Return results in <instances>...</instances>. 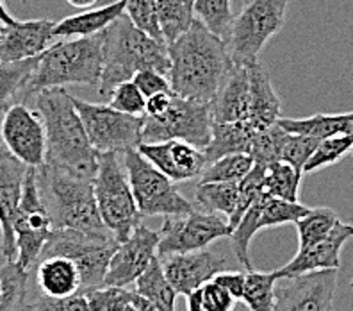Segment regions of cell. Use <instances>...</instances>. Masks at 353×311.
<instances>
[{"mask_svg": "<svg viewBox=\"0 0 353 311\" xmlns=\"http://www.w3.org/2000/svg\"><path fill=\"white\" fill-rule=\"evenodd\" d=\"M13 229L14 240H17L18 265L30 272L43 251L48 236L54 231L50 215H48L43 199L39 195L34 167H29L27 170L23 194L20 204H18Z\"/></svg>", "mask_w": 353, "mask_h": 311, "instance_id": "7c38bea8", "label": "cell"}, {"mask_svg": "<svg viewBox=\"0 0 353 311\" xmlns=\"http://www.w3.org/2000/svg\"><path fill=\"white\" fill-rule=\"evenodd\" d=\"M194 20L193 0H157V22L166 45L190 30Z\"/></svg>", "mask_w": 353, "mask_h": 311, "instance_id": "f546056e", "label": "cell"}, {"mask_svg": "<svg viewBox=\"0 0 353 311\" xmlns=\"http://www.w3.org/2000/svg\"><path fill=\"white\" fill-rule=\"evenodd\" d=\"M125 13V0H117L99 9H88L82 13L66 17L56 22L54 35L57 38H81L103 32L118 17Z\"/></svg>", "mask_w": 353, "mask_h": 311, "instance_id": "484cf974", "label": "cell"}, {"mask_svg": "<svg viewBox=\"0 0 353 311\" xmlns=\"http://www.w3.org/2000/svg\"><path fill=\"white\" fill-rule=\"evenodd\" d=\"M276 272H245V292L241 301L250 311H273L275 306V286L279 283Z\"/></svg>", "mask_w": 353, "mask_h": 311, "instance_id": "d6a6232c", "label": "cell"}, {"mask_svg": "<svg viewBox=\"0 0 353 311\" xmlns=\"http://www.w3.org/2000/svg\"><path fill=\"white\" fill-rule=\"evenodd\" d=\"M257 133L259 131H255L246 120L225 122V124L212 122L211 142L203 149L207 163H212L228 154H239V152L248 154L252 140Z\"/></svg>", "mask_w": 353, "mask_h": 311, "instance_id": "4316f807", "label": "cell"}, {"mask_svg": "<svg viewBox=\"0 0 353 311\" xmlns=\"http://www.w3.org/2000/svg\"><path fill=\"white\" fill-rule=\"evenodd\" d=\"M103 68V32L81 38H61L36 57L34 72L23 97H34L45 88L99 84Z\"/></svg>", "mask_w": 353, "mask_h": 311, "instance_id": "277c9868", "label": "cell"}, {"mask_svg": "<svg viewBox=\"0 0 353 311\" xmlns=\"http://www.w3.org/2000/svg\"><path fill=\"white\" fill-rule=\"evenodd\" d=\"M4 292L0 295V311H26L27 310V283L29 270L18 265V261H6L2 267Z\"/></svg>", "mask_w": 353, "mask_h": 311, "instance_id": "8d00e7d4", "label": "cell"}, {"mask_svg": "<svg viewBox=\"0 0 353 311\" xmlns=\"http://www.w3.org/2000/svg\"><path fill=\"white\" fill-rule=\"evenodd\" d=\"M129 176L134 199L139 213L145 216H182L194 211V206L176 190V182L164 176L159 169L136 149L121 154Z\"/></svg>", "mask_w": 353, "mask_h": 311, "instance_id": "9c48e42d", "label": "cell"}, {"mask_svg": "<svg viewBox=\"0 0 353 311\" xmlns=\"http://www.w3.org/2000/svg\"><path fill=\"white\" fill-rule=\"evenodd\" d=\"M194 200L205 213H223L230 218L237 202V182H199Z\"/></svg>", "mask_w": 353, "mask_h": 311, "instance_id": "d590c367", "label": "cell"}, {"mask_svg": "<svg viewBox=\"0 0 353 311\" xmlns=\"http://www.w3.org/2000/svg\"><path fill=\"white\" fill-rule=\"evenodd\" d=\"M54 27L56 22L48 18L17 20L13 26H8L0 41V63H14L39 56L57 39Z\"/></svg>", "mask_w": 353, "mask_h": 311, "instance_id": "7402d4cb", "label": "cell"}, {"mask_svg": "<svg viewBox=\"0 0 353 311\" xmlns=\"http://www.w3.org/2000/svg\"><path fill=\"white\" fill-rule=\"evenodd\" d=\"M0 22H4L6 26H13V23L17 22V18L9 13L8 8H6L4 0H0Z\"/></svg>", "mask_w": 353, "mask_h": 311, "instance_id": "db71d44e", "label": "cell"}, {"mask_svg": "<svg viewBox=\"0 0 353 311\" xmlns=\"http://www.w3.org/2000/svg\"><path fill=\"white\" fill-rule=\"evenodd\" d=\"M350 238H353V225L339 220L327 234V238L305 251H298L289 263L275 270L276 276L279 279H285V277H296L316 270H339L341 251Z\"/></svg>", "mask_w": 353, "mask_h": 311, "instance_id": "44dd1931", "label": "cell"}, {"mask_svg": "<svg viewBox=\"0 0 353 311\" xmlns=\"http://www.w3.org/2000/svg\"><path fill=\"white\" fill-rule=\"evenodd\" d=\"M336 288L337 270L285 277L275 286L273 311H332Z\"/></svg>", "mask_w": 353, "mask_h": 311, "instance_id": "2e32d148", "label": "cell"}, {"mask_svg": "<svg viewBox=\"0 0 353 311\" xmlns=\"http://www.w3.org/2000/svg\"><path fill=\"white\" fill-rule=\"evenodd\" d=\"M319 140L312 138V136H305V134H288L284 147H282V156L280 161L293 164L294 169L302 170L310 160V156L314 154L316 147H318Z\"/></svg>", "mask_w": 353, "mask_h": 311, "instance_id": "f6af8a7d", "label": "cell"}, {"mask_svg": "<svg viewBox=\"0 0 353 311\" xmlns=\"http://www.w3.org/2000/svg\"><path fill=\"white\" fill-rule=\"evenodd\" d=\"M264 172H266V167L254 164V169L237 182L236 209H234L232 216L227 220L230 231H234V227L241 222L243 215L248 211V207L255 202L259 195L266 191V188H264Z\"/></svg>", "mask_w": 353, "mask_h": 311, "instance_id": "60d3db41", "label": "cell"}, {"mask_svg": "<svg viewBox=\"0 0 353 311\" xmlns=\"http://www.w3.org/2000/svg\"><path fill=\"white\" fill-rule=\"evenodd\" d=\"M26 311H91L88 297L82 294L70 297H52L41 295L32 304H27Z\"/></svg>", "mask_w": 353, "mask_h": 311, "instance_id": "bcb514c9", "label": "cell"}, {"mask_svg": "<svg viewBox=\"0 0 353 311\" xmlns=\"http://www.w3.org/2000/svg\"><path fill=\"white\" fill-rule=\"evenodd\" d=\"M32 270L43 295L70 297L82 294V277L74 259L61 254H41Z\"/></svg>", "mask_w": 353, "mask_h": 311, "instance_id": "cb8c5ba5", "label": "cell"}, {"mask_svg": "<svg viewBox=\"0 0 353 311\" xmlns=\"http://www.w3.org/2000/svg\"><path fill=\"white\" fill-rule=\"evenodd\" d=\"M350 113H318L307 118H279L280 127L291 134H305L323 140L334 134H346Z\"/></svg>", "mask_w": 353, "mask_h": 311, "instance_id": "83f0119b", "label": "cell"}, {"mask_svg": "<svg viewBox=\"0 0 353 311\" xmlns=\"http://www.w3.org/2000/svg\"><path fill=\"white\" fill-rule=\"evenodd\" d=\"M288 134L289 133L284 127H280L279 120L272 127L255 134V138L252 140L250 152H248L254 163L261 164V167H270V164L280 161L282 147L288 140Z\"/></svg>", "mask_w": 353, "mask_h": 311, "instance_id": "f35d334b", "label": "cell"}, {"mask_svg": "<svg viewBox=\"0 0 353 311\" xmlns=\"http://www.w3.org/2000/svg\"><path fill=\"white\" fill-rule=\"evenodd\" d=\"M339 222V216L330 207H310L303 216H300L294 225L298 233V251H305L309 247L321 242Z\"/></svg>", "mask_w": 353, "mask_h": 311, "instance_id": "1f68e13d", "label": "cell"}, {"mask_svg": "<svg viewBox=\"0 0 353 311\" xmlns=\"http://www.w3.org/2000/svg\"><path fill=\"white\" fill-rule=\"evenodd\" d=\"M157 254H175L207 249L220 238L230 236L228 222L221 220L216 213L196 211L182 216H164L161 227Z\"/></svg>", "mask_w": 353, "mask_h": 311, "instance_id": "5bb4252c", "label": "cell"}, {"mask_svg": "<svg viewBox=\"0 0 353 311\" xmlns=\"http://www.w3.org/2000/svg\"><path fill=\"white\" fill-rule=\"evenodd\" d=\"M84 124L91 147L97 152L123 154L143 142V117H132L117 111L105 104H91L72 95Z\"/></svg>", "mask_w": 353, "mask_h": 311, "instance_id": "8fae6325", "label": "cell"}, {"mask_svg": "<svg viewBox=\"0 0 353 311\" xmlns=\"http://www.w3.org/2000/svg\"><path fill=\"white\" fill-rule=\"evenodd\" d=\"M353 138L350 134H334L328 138L319 140L318 147H316L314 154L310 156V160L303 167V173H312L318 170L336 164L352 151Z\"/></svg>", "mask_w": 353, "mask_h": 311, "instance_id": "ab89813d", "label": "cell"}, {"mask_svg": "<svg viewBox=\"0 0 353 311\" xmlns=\"http://www.w3.org/2000/svg\"><path fill=\"white\" fill-rule=\"evenodd\" d=\"M212 136L211 102H194L172 95L168 109L157 117H143L141 143L182 140L199 149H205Z\"/></svg>", "mask_w": 353, "mask_h": 311, "instance_id": "30bf717a", "label": "cell"}, {"mask_svg": "<svg viewBox=\"0 0 353 311\" xmlns=\"http://www.w3.org/2000/svg\"><path fill=\"white\" fill-rule=\"evenodd\" d=\"M350 288H352V292H353V279H352V283H350Z\"/></svg>", "mask_w": 353, "mask_h": 311, "instance_id": "91938a15", "label": "cell"}, {"mask_svg": "<svg viewBox=\"0 0 353 311\" xmlns=\"http://www.w3.org/2000/svg\"><path fill=\"white\" fill-rule=\"evenodd\" d=\"M132 81L136 82V86L141 90V93L147 99L152 95H157V93H172L170 79L164 74H161V72H157V70H139V72L134 74Z\"/></svg>", "mask_w": 353, "mask_h": 311, "instance_id": "c3c4849f", "label": "cell"}, {"mask_svg": "<svg viewBox=\"0 0 353 311\" xmlns=\"http://www.w3.org/2000/svg\"><path fill=\"white\" fill-rule=\"evenodd\" d=\"M91 311H136L132 306V290L123 286H102L88 292Z\"/></svg>", "mask_w": 353, "mask_h": 311, "instance_id": "b9f144b4", "label": "cell"}, {"mask_svg": "<svg viewBox=\"0 0 353 311\" xmlns=\"http://www.w3.org/2000/svg\"><path fill=\"white\" fill-rule=\"evenodd\" d=\"M138 151L173 182L193 181L202 176L203 169L207 167L202 149L182 140L139 143Z\"/></svg>", "mask_w": 353, "mask_h": 311, "instance_id": "ffe728a7", "label": "cell"}, {"mask_svg": "<svg viewBox=\"0 0 353 311\" xmlns=\"http://www.w3.org/2000/svg\"><path fill=\"white\" fill-rule=\"evenodd\" d=\"M250 104L252 90L248 65L234 63L220 84V90L216 91L214 99L211 100L212 122L225 124L245 120L250 113Z\"/></svg>", "mask_w": 353, "mask_h": 311, "instance_id": "603a6c76", "label": "cell"}, {"mask_svg": "<svg viewBox=\"0 0 353 311\" xmlns=\"http://www.w3.org/2000/svg\"><path fill=\"white\" fill-rule=\"evenodd\" d=\"M132 306L136 308V311H157L148 299H145L143 295H139L138 292H134V290H132Z\"/></svg>", "mask_w": 353, "mask_h": 311, "instance_id": "816d5d0a", "label": "cell"}, {"mask_svg": "<svg viewBox=\"0 0 353 311\" xmlns=\"http://www.w3.org/2000/svg\"><path fill=\"white\" fill-rule=\"evenodd\" d=\"M161 233L141 224L132 231L125 242H121L109 261L108 274L103 279L105 286H129L138 281L157 258Z\"/></svg>", "mask_w": 353, "mask_h": 311, "instance_id": "e0dca14e", "label": "cell"}, {"mask_svg": "<svg viewBox=\"0 0 353 311\" xmlns=\"http://www.w3.org/2000/svg\"><path fill=\"white\" fill-rule=\"evenodd\" d=\"M34 104L47 133L45 163L77 178L95 179L99 152L91 147L72 93L65 88H45L34 95Z\"/></svg>", "mask_w": 353, "mask_h": 311, "instance_id": "7a4b0ae2", "label": "cell"}, {"mask_svg": "<svg viewBox=\"0 0 353 311\" xmlns=\"http://www.w3.org/2000/svg\"><path fill=\"white\" fill-rule=\"evenodd\" d=\"M136 292L148 299L157 311H175L176 306V292L164 276V270L161 267L159 256L152 261L150 267L145 270L143 276L136 281Z\"/></svg>", "mask_w": 353, "mask_h": 311, "instance_id": "f1b7e54d", "label": "cell"}, {"mask_svg": "<svg viewBox=\"0 0 353 311\" xmlns=\"http://www.w3.org/2000/svg\"><path fill=\"white\" fill-rule=\"evenodd\" d=\"M172 95L173 93H157V95L148 97L145 115H148V117H157V115L166 111L170 102H172Z\"/></svg>", "mask_w": 353, "mask_h": 311, "instance_id": "f907efd6", "label": "cell"}, {"mask_svg": "<svg viewBox=\"0 0 353 311\" xmlns=\"http://www.w3.org/2000/svg\"><path fill=\"white\" fill-rule=\"evenodd\" d=\"M200 299L207 311H234L237 306V299L214 279L200 288Z\"/></svg>", "mask_w": 353, "mask_h": 311, "instance_id": "7dc6e473", "label": "cell"}, {"mask_svg": "<svg viewBox=\"0 0 353 311\" xmlns=\"http://www.w3.org/2000/svg\"><path fill=\"white\" fill-rule=\"evenodd\" d=\"M27 170L29 167L17 160L8 149L0 152V251L4 261H17L18 251L13 222L22 199Z\"/></svg>", "mask_w": 353, "mask_h": 311, "instance_id": "d6986e66", "label": "cell"}, {"mask_svg": "<svg viewBox=\"0 0 353 311\" xmlns=\"http://www.w3.org/2000/svg\"><path fill=\"white\" fill-rule=\"evenodd\" d=\"M36 179L54 229L108 233L97 206L93 179L77 178L47 163L36 169Z\"/></svg>", "mask_w": 353, "mask_h": 311, "instance_id": "5b68a950", "label": "cell"}, {"mask_svg": "<svg viewBox=\"0 0 353 311\" xmlns=\"http://www.w3.org/2000/svg\"><path fill=\"white\" fill-rule=\"evenodd\" d=\"M185 308H188V311H207L202 304V299H200V290L185 297Z\"/></svg>", "mask_w": 353, "mask_h": 311, "instance_id": "f5cc1de1", "label": "cell"}, {"mask_svg": "<svg viewBox=\"0 0 353 311\" xmlns=\"http://www.w3.org/2000/svg\"><path fill=\"white\" fill-rule=\"evenodd\" d=\"M159 261L176 294L185 297L211 281L227 265V259L211 249L159 256Z\"/></svg>", "mask_w": 353, "mask_h": 311, "instance_id": "ac0fdd59", "label": "cell"}, {"mask_svg": "<svg viewBox=\"0 0 353 311\" xmlns=\"http://www.w3.org/2000/svg\"><path fill=\"white\" fill-rule=\"evenodd\" d=\"M6 29H8V26H6L4 22H0V41H2V38H4Z\"/></svg>", "mask_w": 353, "mask_h": 311, "instance_id": "680465c9", "label": "cell"}, {"mask_svg": "<svg viewBox=\"0 0 353 311\" xmlns=\"http://www.w3.org/2000/svg\"><path fill=\"white\" fill-rule=\"evenodd\" d=\"M93 186L102 222L118 242H125L143 222V215L134 199L121 154L99 152V170Z\"/></svg>", "mask_w": 353, "mask_h": 311, "instance_id": "8992f818", "label": "cell"}, {"mask_svg": "<svg viewBox=\"0 0 353 311\" xmlns=\"http://www.w3.org/2000/svg\"><path fill=\"white\" fill-rule=\"evenodd\" d=\"M212 279L225 286L237 301H241L243 292H245V274L237 272V270H221Z\"/></svg>", "mask_w": 353, "mask_h": 311, "instance_id": "681fc988", "label": "cell"}, {"mask_svg": "<svg viewBox=\"0 0 353 311\" xmlns=\"http://www.w3.org/2000/svg\"><path fill=\"white\" fill-rule=\"evenodd\" d=\"M66 2L70 6H74L75 9H88L97 4V0H66Z\"/></svg>", "mask_w": 353, "mask_h": 311, "instance_id": "11a10c76", "label": "cell"}, {"mask_svg": "<svg viewBox=\"0 0 353 311\" xmlns=\"http://www.w3.org/2000/svg\"><path fill=\"white\" fill-rule=\"evenodd\" d=\"M350 154H352V156H353V147H352V151H350Z\"/></svg>", "mask_w": 353, "mask_h": 311, "instance_id": "94428289", "label": "cell"}, {"mask_svg": "<svg viewBox=\"0 0 353 311\" xmlns=\"http://www.w3.org/2000/svg\"><path fill=\"white\" fill-rule=\"evenodd\" d=\"M310 207L300 202H289L272 194L263 191L255 202L248 207V211L243 215L241 222L234 227L230 233V245L237 261L246 268L254 270V263L250 258V243L255 234L268 227H279V225L294 224L300 216L305 215Z\"/></svg>", "mask_w": 353, "mask_h": 311, "instance_id": "4fadbf2b", "label": "cell"}, {"mask_svg": "<svg viewBox=\"0 0 353 311\" xmlns=\"http://www.w3.org/2000/svg\"><path fill=\"white\" fill-rule=\"evenodd\" d=\"M2 140L8 152L27 167H41L47 160V133L38 111L26 102H14L2 115L0 126Z\"/></svg>", "mask_w": 353, "mask_h": 311, "instance_id": "9a60e30c", "label": "cell"}, {"mask_svg": "<svg viewBox=\"0 0 353 311\" xmlns=\"http://www.w3.org/2000/svg\"><path fill=\"white\" fill-rule=\"evenodd\" d=\"M248 74H250V90H252V104L250 113L245 118L255 131H264L276 124L280 118V99L273 88L272 77L268 75L264 66L255 61L248 65Z\"/></svg>", "mask_w": 353, "mask_h": 311, "instance_id": "d4e9b609", "label": "cell"}, {"mask_svg": "<svg viewBox=\"0 0 353 311\" xmlns=\"http://www.w3.org/2000/svg\"><path fill=\"white\" fill-rule=\"evenodd\" d=\"M36 57L14 63H0V113L18 102L20 95L26 93L27 82L34 72Z\"/></svg>", "mask_w": 353, "mask_h": 311, "instance_id": "4dcf8cb0", "label": "cell"}, {"mask_svg": "<svg viewBox=\"0 0 353 311\" xmlns=\"http://www.w3.org/2000/svg\"><path fill=\"white\" fill-rule=\"evenodd\" d=\"M302 178V170L294 169L293 164L285 163V161H276V163L266 167V172H264V188L273 197L289 200V202H298Z\"/></svg>", "mask_w": 353, "mask_h": 311, "instance_id": "e575fe53", "label": "cell"}, {"mask_svg": "<svg viewBox=\"0 0 353 311\" xmlns=\"http://www.w3.org/2000/svg\"><path fill=\"white\" fill-rule=\"evenodd\" d=\"M194 18L212 35L227 41L234 23L232 0H193Z\"/></svg>", "mask_w": 353, "mask_h": 311, "instance_id": "836d02e7", "label": "cell"}, {"mask_svg": "<svg viewBox=\"0 0 353 311\" xmlns=\"http://www.w3.org/2000/svg\"><path fill=\"white\" fill-rule=\"evenodd\" d=\"M172 93L194 102H211L234 61L227 41L212 35L199 20L168 45Z\"/></svg>", "mask_w": 353, "mask_h": 311, "instance_id": "6da1fadb", "label": "cell"}, {"mask_svg": "<svg viewBox=\"0 0 353 311\" xmlns=\"http://www.w3.org/2000/svg\"><path fill=\"white\" fill-rule=\"evenodd\" d=\"M250 154H228L220 160L207 163L200 176V182H239L254 169Z\"/></svg>", "mask_w": 353, "mask_h": 311, "instance_id": "74e56055", "label": "cell"}, {"mask_svg": "<svg viewBox=\"0 0 353 311\" xmlns=\"http://www.w3.org/2000/svg\"><path fill=\"white\" fill-rule=\"evenodd\" d=\"M112 233H86L77 229H54L41 254H61L74 259L82 277V295L102 288L109 261L118 249ZM39 254V256H41Z\"/></svg>", "mask_w": 353, "mask_h": 311, "instance_id": "ba28073f", "label": "cell"}, {"mask_svg": "<svg viewBox=\"0 0 353 311\" xmlns=\"http://www.w3.org/2000/svg\"><path fill=\"white\" fill-rule=\"evenodd\" d=\"M170 66L166 41L138 29L123 13L103 30V68L99 93L109 97L112 88L130 81L136 72L145 68L157 70L168 77Z\"/></svg>", "mask_w": 353, "mask_h": 311, "instance_id": "3957f363", "label": "cell"}, {"mask_svg": "<svg viewBox=\"0 0 353 311\" xmlns=\"http://www.w3.org/2000/svg\"><path fill=\"white\" fill-rule=\"evenodd\" d=\"M2 115H4V113H0V126H2ZM4 149H6L4 140H2V133H0V152L4 151Z\"/></svg>", "mask_w": 353, "mask_h": 311, "instance_id": "6f0895ef", "label": "cell"}, {"mask_svg": "<svg viewBox=\"0 0 353 311\" xmlns=\"http://www.w3.org/2000/svg\"><path fill=\"white\" fill-rule=\"evenodd\" d=\"M109 106L117 111L132 115V117H145L147 111V97L143 95L141 90L136 86V82L130 81L120 82L118 86L112 88L109 93Z\"/></svg>", "mask_w": 353, "mask_h": 311, "instance_id": "7bdbcfd3", "label": "cell"}, {"mask_svg": "<svg viewBox=\"0 0 353 311\" xmlns=\"http://www.w3.org/2000/svg\"><path fill=\"white\" fill-rule=\"evenodd\" d=\"M125 15L138 29L145 30L154 38L163 39L157 22V0H125Z\"/></svg>", "mask_w": 353, "mask_h": 311, "instance_id": "ee69618b", "label": "cell"}, {"mask_svg": "<svg viewBox=\"0 0 353 311\" xmlns=\"http://www.w3.org/2000/svg\"><path fill=\"white\" fill-rule=\"evenodd\" d=\"M291 0H245L241 11L234 17L227 39L228 54L237 65H252L266 44L285 23Z\"/></svg>", "mask_w": 353, "mask_h": 311, "instance_id": "52a82bcc", "label": "cell"}, {"mask_svg": "<svg viewBox=\"0 0 353 311\" xmlns=\"http://www.w3.org/2000/svg\"><path fill=\"white\" fill-rule=\"evenodd\" d=\"M346 134H350L353 138V111H350V118H348V127H346Z\"/></svg>", "mask_w": 353, "mask_h": 311, "instance_id": "9f6ffc18", "label": "cell"}, {"mask_svg": "<svg viewBox=\"0 0 353 311\" xmlns=\"http://www.w3.org/2000/svg\"><path fill=\"white\" fill-rule=\"evenodd\" d=\"M23 2H27V0H23Z\"/></svg>", "mask_w": 353, "mask_h": 311, "instance_id": "6125c7cd", "label": "cell"}]
</instances>
